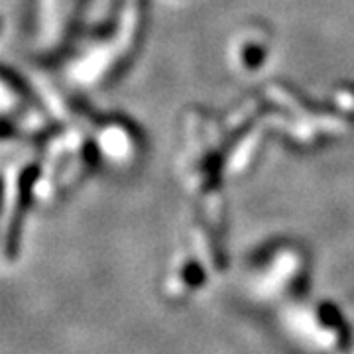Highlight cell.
<instances>
[{"instance_id": "1", "label": "cell", "mask_w": 354, "mask_h": 354, "mask_svg": "<svg viewBox=\"0 0 354 354\" xmlns=\"http://www.w3.org/2000/svg\"><path fill=\"white\" fill-rule=\"evenodd\" d=\"M288 333L309 354H337L346 339L341 313L329 304L293 307Z\"/></svg>"}]
</instances>
